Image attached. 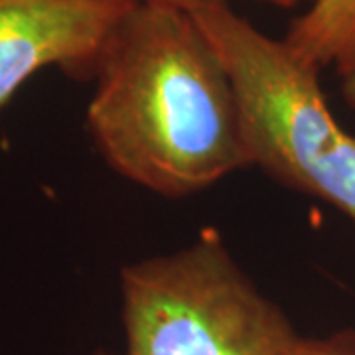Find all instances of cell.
<instances>
[{"instance_id":"1","label":"cell","mask_w":355,"mask_h":355,"mask_svg":"<svg viewBox=\"0 0 355 355\" xmlns=\"http://www.w3.org/2000/svg\"><path fill=\"white\" fill-rule=\"evenodd\" d=\"M93 81L89 135L140 188L186 198L253 166L233 79L184 8L137 0Z\"/></svg>"},{"instance_id":"2","label":"cell","mask_w":355,"mask_h":355,"mask_svg":"<svg viewBox=\"0 0 355 355\" xmlns=\"http://www.w3.org/2000/svg\"><path fill=\"white\" fill-rule=\"evenodd\" d=\"M182 8L233 79L253 166L355 221V137L334 119L320 71L284 40L266 36L239 16L227 0H190Z\"/></svg>"},{"instance_id":"3","label":"cell","mask_w":355,"mask_h":355,"mask_svg":"<svg viewBox=\"0 0 355 355\" xmlns=\"http://www.w3.org/2000/svg\"><path fill=\"white\" fill-rule=\"evenodd\" d=\"M121 296L125 355H292L300 340L214 231L125 266Z\"/></svg>"},{"instance_id":"4","label":"cell","mask_w":355,"mask_h":355,"mask_svg":"<svg viewBox=\"0 0 355 355\" xmlns=\"http://www.w3.org/2000/svg\"><path fill=\"white\" fill-rule=\"evenodd\" d=\"M137 0H0V107L42 69L95 79Z\"/></svg>"},{"instance_id":"5","label":"cell","mask_w":355,"mask_h":355,"mask_svg":"<svg viewBox=\"0 0 355 355\" xmlns=\"http://www.w3.org/2000/svg\"><path fill=\"white\" fill-rule=\"evenodd\" d=\"M284 42L304 64L322 71L334 65L345 77L355 69V0H312L292 20Z\"/></svg>"},{"instance_id":"6","label":"cell","mask_w":355,"mask_h":355,"mask_svg":"<svg viewBox=\"0 0 355 355\" xmlns=\"http://www.w3.org/2000/svg\"><path fill=\"white\" fill-rule=\"evenodd\" d=\"M292 355H355V331H336L328 338L300 336Z\"/></svg>"},{"instance_id":"7","label":"cell","mask_w":355,"mask_h":355,"mask_svg":"<svg viewBox=\"0 0 355 355\" xmlns=\"http://www.w3.org/2000/svg\"><path fill=\"white\" fill-rule=\"evenodd\" d=\"M139 2H156V4H170V6H184L188 4L190 0H139ZM266 4H272V6H279V8H294L300 0H261Z\"/></svg>"},{"instance_id":"8","label":"cell","mask_w":355,"mask_h":355,"mask_svg":"<svg viewBox=\"0 0 355 355\" xmlns=\"http://www.w3.org/2000/svg\"><path fill=\"white\" fill-rule=\"evenodd\" d=\"M343 99L347 101V105H352L355 109V69L352 73L343 77Z\"/></svg>"},{"instance_id":"9","label":"cell","mask_w":355,"mask_h":355,"mask_svg":"<svg viewBox=\"0 0 355 355\" xmlns=\"http://www.w3.org/2000/svg\"><path fill=\"white\" fill-rule=\"evenodd\" d=\"M93 355H111L109 352H105V349H99V352H95Z\"/></svg>"}]
</instances>
